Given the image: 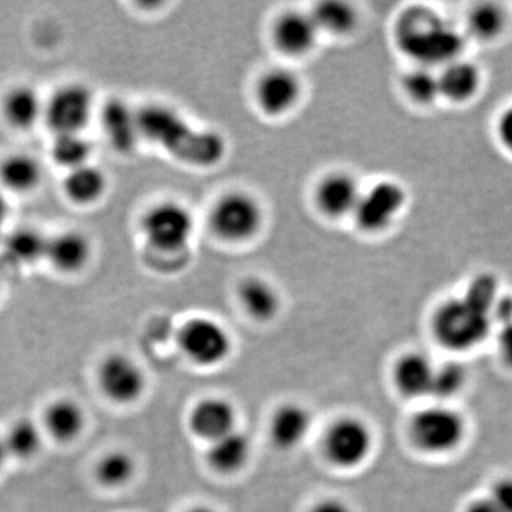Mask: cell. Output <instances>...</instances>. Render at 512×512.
Instances as JSON below:
<instances>
[{
  "mask_svg": "<svg viewBox=\"0 0 512 512\" xmlns=\"http://www.w3.org/2000/svg\"><path fill=\"white\" fill-rule=\"evenodd\" d=\"M498 299L497 278L477 275L461 298L451 299L434 315L437 340L450 350L466 352L481 345L493 326V309Z\"/></svg>",
  "mask_w": 512,
  "mask_h": 512,
  "instance_id": "1",
  "label": "cell"
},
{
  "mask_svg": "<svg viewBox=\"0 0 512 512\" xmlns=\"http://www.w3.org/2000/svg\"><path fill=\"white\" fill-rule=\"evenodd\" d=\"M137 116L141 137L184 163L212 167L225 156V141L221 136L197 130L170 107L150 104L137 111Z\"/></svg>",
  "mask_w": 512,
  "mask_h": 512,
  "instance_id": "2",
  "label": "cell"
},
{
  "mask_svg": "<svg viewBox=\"0 0 512 512\" xmlns=\"http://www.w3.org/2000/svg\"><path fill=\"white\" fill-rule=\"evenodd\" d=\"M394 37L400 50L424 67L453 62L464 49L458 30L426 6L404 10L394 26Z\"/></svg>",
  "mask_w": 512,
  "mask_h": 512,
  "instance_id": "3",
  "label": "cell"
},
{
  "mask_svg": "<svg viewBox=\"0 0 512 512\" xmlns=\"http://www.w3.org/2000/svg\"><path fill=\"white\" fill-rule=\"evenodd\" d=\"M144 237L151 248L163 254L184 251L194 234L191 212L178 202H161L144 215Z\"/></svg>",
  "mask_w": 512,
  "mask_h": 512,
  "instance_id": "4",
  "label": "cell"
},
{
  "mask_svg": "<svg viewBox=\"0 0 512 512\" xmlns=\"http://www.w3.org/2000/svg\"><path fill=\"white\" fill-rule=\"evenodd\" d=\"M412 437L416 446L426 453H450L463 443L466 421L450 407H429L414 417Z\"/></svg>",
  "mask_w": 512,
  "mask_h": 512,
  "instance_id": "5",
  "label": "cell"
},
{
  "mask_svg": "<svg viewBox=\"0 0 512 512\" xmlns=\"http://www.w3.org/2000/svg\"><path fill=\"white\" fill-rule=\"evenodd\" d=\"M261 205L245 192H229L211 211V227L225 241H248L261 229Z\"/></svg>",
  "mask_w": 512,
  "mask_h": 512,
  "instance_id": "6",
  "label": "cell"
},
{
  "mask_svg": "<svg viewBox=\"0 0 512 512\" xmlns=\"http://www.w3.org/2000/svg\"><path fill=\"white\" fill-rule=\"evenodd\" d=\"M93 103V94L87 87L67 84L50 97L43 113L56 136L80 134L92 119Z\"/></svg>",
  "mask_w": 512,
  "mask_h": 512,
  "instance_id": "7",
  "label": "cell"
},
{
  "mask_svg": "<svg viewBox=\"0 0 512 512\" xmlns=\"http://www.w3.org/2000/svg\"><path fill=\"white\" fill-rule=\"evenodd\" d=\"M406 204V191L394 181H382L362 192L355 215L357 225L366 232L389 228Z\"/></svg>",
  "mask_w": 512,
  "mask_h": 512,
  "instance_id": "8",
  "label": "cell"
},
{
  "mask_svg": "<svg viewBox=\"0 0 512 512\" xmlns=\"http://www.w3.org/2000/svg\"><path fill=\"white\" fill-rule=\"evenodd\" d=\"M181 348L185 355L202 366L217 365L229 355L231 340L220 323L195 318L181 329Z\"/></svg>",
  "mask_w": 512,
  "mask_h": 512,
  "instance_id": "9",
  "label": "cell"
},
{
  "mask_svg": "<svg viewBox=\"0 0 512 512\" xmlns=\"http://www.w3.org/2000/svg\"><path fill=\"white\" fill-rule=\"evenodd\" d=\"M372 436L366 424L356 419H342L333 424L326 434V456L335 466H359L369 454Z\"/></svg>",
  "mask_w": 512,
  "mask_h": 512,
  "instance_id": "10",
  "label": "cell"
},
{
  "mask_svg": "<svg viewBox=\"0 0 512 512\" xmlns=\"http://www.w3.org/2000/svg\"><path fill=\"white\" fill-rule=\"evenodd\" d=\"M101 392L120 404L136 402L146 389V377L134 360L124 355H111L99 367Z\"/></svg>",
  "mask_w": 512,
  "mask_h": 512,
  "instance_id": "11",
  "label": "cell"
},
{
  "mask_svg": "<svg viewBox=\"0 0 512 512\" xmlns=\"http://www.w3.org/2000/svg\"><path fill=\"white\" fill-rule=\"evenodd\" d=\"M302 96L301 79L292 70H269L256 86V99L269 116H282L298 104Z\"/></svg>",
  "mask_w": 512,
  "mask_h": 512,
  "instance_id": "12",
  "label": "cell"
},
{
  "mask_svg": "<svg viewBox=\"0 0 512 512\" xmlns=\"http://www.w3.org/2000/svg\"><path fill=\"white\" fill-rule=\"evenodd\" d=\"M362 197L356 178L348 173H333L323 178L316 191L320 210L332 218H343L355 212Z\"/></svg>",
  "mask_w": 512,
  "mask_h": 512,
  "instance_id": "13",
  "label": "cell"
},
{
  "mask_svg": "<svg viewBox=\"0 0 512 512\" xmlns=\"http://www.w3.org/2000/svg\"><path fill=\"white\" fill-rule=\"evenodd\" d=\"M101 126L111 146L120 153L133 151L141 137L136 111L120 99H111L104 104Z\"/></svg>",
  "mask_w": 512,
  "mask_h": 512,
  "instance_id": "14",
  "label": "cell"
},
{
  "mask_svg": "<svg viewBox=\"0 0 512 512\" xmlns=\"http://www.w3.org/2000/svg\"><path fill=\"white\" fill-rule=\"evenodd\" d=\"M319 32L312 15L288 12L284 13L276 22L275 43L288 55H305L315 46Z\"/></svg>",
  "mask_w": 512,
  "mask_h": 512,
  "instance_id": "15",
  "label": "cell"
},
{
  "mask_svg": "<svg viewBox=\"0 0 512 512\" xmlns=\"http://www.w3.org/2000/svg\"><path fill=\"white\" fill-rule=\"evenodd\" d=\"M92 255L87 238L79 232H63L47 241L46 258L64 274L82 271Z\"/></svg>",
  "mask_w": 512,
  "mask_h": 512,
  "instance_id": "16",
  "label": "cell"
},
{
  "mask_svg": "<svg viewBox=\"0 0 512 512\" xmlns=\"http://www.w3.org/2000/svg\"><path fill=\"white\" fill-rule=\"evenodd\" d=\"M191 429L197 436L218 440L234 429V407L221 399L204 400L191 414Z\"/></svg>",
  "mask_w": 512,
  "mask_h": 512,
  "instance_id": "17",
  "label": "cell"
},
{
  "mask_svg": "<svg viewBox=\"0 0 512 512\" xmlns=\"http://www.w3.org/2000/svg\"><path fill=\"white\" fill-rule=\"evenodd\" d=\"M434 370L426 356L410 353L402 357L394 370V380L400 392L409 397H420L431 394Z\"/></svg>",
  "mask_w": 512,
  "mask_h": 512,
  "instance_id": "18",
  "label": "cell"
},
{
  "mask_svg": "<svg viewBox=\"0 0 512 512\" xmlns=\"http://www.w3.org/2000/svg\"><path fill=\"white\" fill-rule=\"evenodd\" d=\"M311 426V417L298 404H286L275 413L271 424V436L279 448L289 450L298 446Z\"/></svg>",
  "mask_w": 512,
  "mask_h": 512,
  "instance_id": "19",
  "label": "cell"
},
{
  "mask_svg": "<svg viewBox=\"0 0 512 512\" xmlns=\"http://www.w3.org/2000/svg\"><path fill=\"white\" fill-rule=\"evenodd\" d=\"M480 70L473 63L453 60L439 74L440 94L453 101H466L480 87Z\"/></svg>",
  "mask_w": 512,
  "mask_h": 512,
  "instance_id": "20",
  "label": "cell"
},
{
  "mask_svg": "<svg viewBox=\"0 0 512 512\" xmlns=\"http://www.w3.org/2000/svg\"><path fill=\"white\" fill-rule=\"evenodd\" d=\"M43 111L45 107L42 100L32 87H15L3 100V116L10 126L19 130H28L35 126Z\"/></svg>",
  "mask_w": 512,
  "mask_h": 512,
  "instance_id": "21",
  "label": "cell"
},
{
  "mask_svg": "<svg viewBox=\"0 0 512 512\" xmlns=\"http://www.w3.org/2000/svg\"><path fill=\"white\" fill-rule=\"evenodd\" d=\"M64 192L67 198L80 205L99 201L107 190V177L103 170L86 164L70 170L64 178Z\"/></svg>",
  "mask_w": 512,
  "mask_h": 512,
  "instance_id": "22",
  "label": "cell"
},
{
  "mask_svg": "<svg viewBox=\"0 0 512 512\" xmlns=\"http://www.w3.org/2000/svg\"><path fill=\"white\" fill-rule=\"evenodd\" d=\"M42 180V167L28 154H13L0 163V183L15 192L35 190Z\"/></svg>",
  "mask_w": 512,
  "mask_h": 512,
  "instance_id": "23",
  "label": "cell"
},
{
  "mask_svg": "<svg viewBox=\"0 0 512 512\" xmlns=\"http://www.w3.org/2000/svg\"><path fill=\"white\" fill-rule=\"evenodd\" d=\"M45 423L49 433L59 441H72L82 434L86 417L73 400H59L47 409Z\"/></svg>",
  "mask_w": 512,
  "mask_h": 512,
  "instance_id": "24",
  "label": "cell"
},
{
  "mask_svg": "<svg viewBox=\"0 0 512 512\" xmlns=\"http://www.w3.org/2000/svg\"><path fill=\"white\" fill-rule=\"evenodd\" d=\"M249 443L244 434L232 430L215 440L210 451V463L220 473H234L247 463Z\"/></svg>",
  "mask_w": 512,
  "mask_h": 512,
  "instance_id": "25",
  "label": "cell"
},
{
  "mask_svg": "<svg viewBox=\"0 0 512 512\" xmlns=\"http://www.w3.org/2000/svg\"><path fill=\"white\" fill-rule=\"evenodd\" d=\"M239 298L252 318L269 320L279 311V296L274 286L262 279L252 278L245 281L239 289Z\"/></svg>",
  "mask_w": 512,
  "mask_h": 512,
  "instance_id": "26",
  "label": "cell"
},
{
  "mask_svg": "<svg viewBox=\"0 0 512 512\" xmlns=\"http://www.w3.org/2000/svg\"><path fill=\"white\" fill-rule=\"evenodd\" d=\"M312 16L319 30H326L335 35L352 32L357 23L356 9L346 2L320 3Z\"/></svg>",
  "mask_w": 512,
  "mask_h": 512,
  "instance_id": "27",
  "label": "cell"
},
{
  "mask_svg": "<svg viewBox=\"0 0 512 512\" xmlns=\"http://www.w3.org/2000/svg\"><path fill=\"white\" fill-rule=\"evenodd\" d=\"M90 156H92V146L82 133L60 134L53 141V160L62 167L69 168V171L86 165Z\"/></svg>",
  "mask_w": 512,
  "mask_h": 512,
  "instance_id": "28",
  "label": "cell"
},
{
  "mask_svg": "<svg viewBox=\"0 0 512 512\" xmlns=\"http://www.w3.org/2000/svg\"><path fill=\"white\" fill-rule=\"evenodd\" d=\"M134 470L136 467L130 454L124 451H113L101 458L97 464L96 476L104 487L119 488L131 480Z\"/></svg>",
  "mask_w": 512,
  "mask_h": 512,
  "instance_id": "29",
  "label": "cell"
},
{
  "mask_svg": "<svg viewBox=\"0 0 512 512\" xmlns=\"http://www.w3.org/2000/svg\"><path fill=\"white\" fill-rule=\"evenodd\" d=\"M3 441L8 454L18 458H29L35 456L42 446V434L33 421L23 419L10 427L8 437Z\"/></svg>",
  "mask_w": 512,
  "mask_h": 512,
  "instance_id": "30",
  "label": "cell"
},
{
  "mask_svg": "<svg viewBox=\"0 0 512 512\" xmlns=\"http://www.w3.org/2000/svg\"><path fill=\"white\" fill-rule=\"evenodd\" d=\"M47 241L39 231L32 228H23L10 235L8 239V252L15 261L35 262L46 256Z\"/></svg>",
  "mask_w": 512,
  "mask_h": 512,
  "instance_id": "31",
  "label": "cell"
},
{
  "mask_svg": "<svg viewBox=\"0 0 512 512\" xmlns=\"http://www.w3.org/2000/svg\"><path fill=\"white\" fill-rule=\"evenodd\" d=\"M404 89L417 103H433L440 94L439 74L430 67L420 66L404 77Z\"/></svg>",
  "mask_w": 512,
  "mask_h": 512,
  "instance_id": "32",
  "label": "cell"
},
{
  "mask_svg": "<svg viewBox=\"0 0 512 512\" xmlns=\"http://www.w3.org/2000/svg\"><path fill=\"white\" fill-rule=\"evenodd\" d=\"M471 32L481 39H493L504 29L505 19L503 10L493 3H483L471 12L468 19Z\"/></svg>",
  "mask_w": 512,
  "mask_h": 512,
  "instance_id": "33",
  "label": "cell"
},
{
  "mask_svg": "<svg viewBox=\"0 0 512 512\" xmlns=\"http://www.w3.org/2000/svg\"><path fill=\"white\" fill-rule=\"evenodd\" d=\"M466 379V370L458 363H446L436 367L431 394L439 399H448L463 389Z\"/></svg>",
  "mask_w": 512,
  "mask_h": 512,
  "instance_id": "34",
  "label": "cell"
},
{
  "mask_svg": "<svg viewBox=\"0 0 512 512\" xmlns=\"http://www.w3.org/2000/svg\"><path fill=\"white\" fill-rule=\"evenodd\" d=\"M488 498L500 512H512V478L505 477L498 480L491 488Z\"/></svg>",
  "mask_w": 512,
  "mask_h": 512,
  "instance_id": "35",
  "label": "cell"
},
{
  "mask_svg": "<svg viewBox=\"0 0 512 512\" xmlns=\"http://www.w3.org/2000/svg\"><path fill=\"white\" fill-rule=\"evenodd\" d=\"M497 346L505 365L512 367V322L501 325L498 330Z\"/></svg>",
  "mask_w": 512,
  "mask_h": 512,
  "instance_id": "36",
  "label": "cell"
},
{
  "mask_svg": "<svg viewBox=\"0 0 512 512\" xmlns=\"http://www.w3.org/2000/svg\"><path fill=\"white\" fill-rule=\"evenodd\" d=\"M498 136L505 147L512 151V106L504 111L498 121Z\"/></svg>",
  "mask_w": 512,
  "mask_h": 512,
  "instance_id": "37",
  "label": "cell"
},
{
  "mask_svg": "<svg viewBox=\"0 0 512 512\" xmlns=\"http://www.w3.org/2000/svg\"><path fill=\"white\" fill-rule=\"evenodd\" d=\"M311 512H350L346 504L336 500H326L316 505Z\"/></svg>",
  "mask_w": 512,
  "mask_h": 512,
  "instance_id": "38",
  "label": "cell"
},
{
  "mask_svg": "<svg viewBox=\"0 0 512 512\" xmlns=\"http://www.w3.org/2000/svg\"><path fill=\"white\" fill-rule=\"evenodd\" d=\"M466 512H500V510L495 507L490 498L485 497L468 505Z\"/></svg>",
  "mask_w": 512,
  "mask_h": 512,
  "instance_id": "39",
  "label": "cell"
},
{
  "mask_svg": "<svg viewBox=\"0 0 512 512\" xmlns=\"http://www.w3.org/2000/svg\"><path fill=\"white\" fill-rule=\"evenodd\" d=\"M6 217H8V202H6V198L0 192V225L5 222Z\"/></svg>",
  "mask_w": 512,
  "mask_h": 512,
  "instance_id": "40",
  "label": "cell"
},
{
  "mask_svg": "<svg viewBox=\"0 0 512 512\" xmlns=\"http://www.w3.org/2000/svg\"><path fill=\"white\" fill-rule=\"evenodd\" d=\"M6 457H8V450H6L5 441L0 440V468L5 463Z\"/></svg>",
  "mask_w": 512,
  "mask_h": 512,
  "instance_id": "41",
  "label": "cell"
},
{
  "mask_svg": "<svg viewBox=\"0 0 512 512\" xmlns=\"http://www.w3.org/2000/svg\"><path fill=\"white\" fill-rule=\"evenodd\" d=\"M187 512H214V511L210 510V508L197 507V508H192V510L187 511Z\"/></svg>",
  "mask_w": 512,
  "mask_h": 512,
  "instance_id": "42",
  "label": "cell"
}]
</instances>
